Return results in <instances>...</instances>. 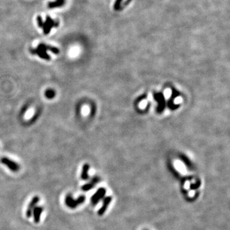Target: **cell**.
I'll return each instance as SVG.
<instances>
[{
  "label": "cell",
  "mask_w": 230,
  "mask_h": 230,
  "mask_svg": "<svg viewBox=\"0 0 230 230\" xmlns=\"http://www.w3.org/2000/svg\"><path fill=\"white\" fill-rule=\"evenodd\" d=\"M89 169H90V166L88 164H86L83 166L81 176V178L82 180H86L88 179V178H89V175H88Z\"/></svg>",
  "instance_id": "10"
},
{
  "label": "cell",
  "mask_w": 230,
  "mask_h": 230,
  "mask_svg": "<svg viewBox=\"0 0 230 230\" xmlns=\"http://www.w3.org/2000/svg\"><path fill=\"white\" fill-rule=\"evenodd\" d=\"M171 95V90L166 89L165 91H164V96H165V97L168 98L170 97Z\"/></svg>",
  "instance_id": "16"
},
{
  "label": "cell",
  "mask_w": 230,
  "mask_h": 230,
  "mask_svg": "<svg viewBox=\"0 0 230 230\" xmlns=\"http://www.w3.org/2000/svg\"><path fill=\"white\" fill-rule=\"evenodd\" d=\"M105 192H106V191H105V189L104 188H99L97 191L94 194V196L91 198L92 203L94 205H97L98 202L100 201L101 199L104 197Z\"/></svg>",
  "instance_id": "5"
},
{
  "label": "cell",
  "mask_w": 230,
  "mask_h": 230,
  "mask_svg": "<svg viewBox=\"0 0 230 230\" xmlns=\"http://www.w3.org/2000/svg\"><path fill=\"white\" fill-rule=\"evenodd\" d=\"M147 105V101L146 100H144V101H142L140 103H139V106L141 109H145Z\"/></svg>",
  "instance_id": "17"
},
{
  "label": "cell",
  "mask_w": 230,
  "mask_h": 230,
  "mask_svg": "<svg viewBox=\"0 0 230 230\" xmlns=\"http://www.w3.org/2000/svg\"><path fill=\"white\" fill-rule=\"evenodd\" d=\"M48 50L50 51L51 52H52V53L55 54H58L60 53V50H59V49L56 47H53V46L48 45Z\"/></svg>",
  "instance_id": "13"
},
{
  "label": "cell",
  "mask_w": 230,
  "mask_h": 230,
  "mask_svg": "<svg viewBox=\"0 0 230 230\" xmlns=\"http://www.w3.org/2000/svg\"><path fill=\"white\" fill-rule=\"evenodd\" d=\"M36 21H37V23H38L39 26L40 28H42L43 26V23H44V22L43 21L42 18L41 16H40V15H38V16H37Z\"/></svg>",
  "instance_id": "14"
},
{
  "label": "cell",
  "mask_w": 230,
  "mask_h": 230,
  "mask_svg": "<svg viewBox=\"0 0 230 230\" xmlns=\"http://www.w3.org/2000/svg\"><path fill=\"white\" fill-rule=\"evenodd\" d=\"M47 51H48V45L44 44V43H40L38 45V47L36 49H31L30 52L33 54H36L39 56L43 59V60L49 61L51 60V57L48 53Z\"/></svg>",
  "instance_id": "1"
},
{
  "label": "cell",
  "mask_w": 230,
  "mask_h": 230,
  "mask_svg": "<svg viewBox=\"0 0 230 230\" xmlns=\"http://www.w3.org/2000/svg\"><path fill=\"white\" fill-rule=\"evenodd\" d=\"M86 200V198L85 196H81L77 199H74L72 198V195L70 194H68L66 196L65 199V203L67 206L70 208V209H76L77 207H78L81 204L83 203Z\"/></svg>",
  "instance_id": "2"
},
{
  "label": "cell",
  "mask_w": 230,
  "mask_h": 230,
  "mask_svg": "<svg viewBox=\"0 0 230 230\" xmlns=\"http://www.w3.org/2000/svg\"><path fill=\"white\" fill-rule=\"evenodd\" d=\"M58 26V23H55L53 19L49 17L48 16L46 17V20L45 21V23H43V26L42 27V28L43 30V33L45 35H48V34L50 33L51 30L53 27H57Z\"/></svg>",
  "instance_id": "3"
},
{
  "label": "cell",
  "mask_w": 230,
  "mask_h": 230,
  "mask_svg": "<svg viewBox=\"0 0 230 230\" xmlns=\"http://www.w3.org/2000/svg\"><path fill=\"white\" fill-rule=\"evenodd\" d=\"M111 200H112V198L111 196H107L104 198L102 207L98 211V214L99 216H102L105 212V211H106L109 205V203H111Z\"/></svg>",
  "instance_id": "8"
},
{
  "label": "cell",
  "mask_w": 230,
  "mask_h": 230,
  "mask_svg": "<svg viewBox=\"0 0 230 230\" xmlns=\"http://www.w3.org/2000/svg\"><path fill=\"white\" fill-rule=\"evenodd\" d=\"M40 201V198L39 196H36L33 197L32 198V201H30V203L28 205V207L27 208V210H26V217L28 218H30L31 217V216H32V213H33V210L35 209V208L36 207V205L38 204V203Z\"/></svg>",
  "instance_id": "6"
},
{
  "label": "cell",
  "mask_w": 230,
  "mask_h": 230,
  "mask_svg": "<svg viewBox=\"0 0 230 230\" xmlns=\"http://www.w3.org/2000/svg\"><path fill=\"white\" fill-rule=\"evenodd\" d=\"M65 3V0H56L54 2H50L48 3V7L49 8H53L56 7H60L63 6Z\"/></svg>",
  "instance_id": "11"
},
{
  "label": "cell",
  "mask_w": 230,
  "mask_h": 230,
  "mask_svg": "<svg viewBox=\"0 0 230 230\" xmlns=\"http://www.w3.org/2000/svg\"><path fill=\"white\" fill-rule=\"evenodd\" d=\"M43 212V208L42 207H36L33 210L32 215L33 216L34 222L35 223H39L40 220V217Z\"/></svg>",
  "instance_id": "9"
},
{
  "label": "cell",
  "mask_w": 230,
  "mask_h": 230,
  "mask_svg": "<svg viewBox=\"0 0 230 230\" xmlns=\"http://www.w3.org/2000/svg\"><path fill=\"white\" fill-rule=\"evenodd\" d=\"M1 162L2 163V164H3L4 165L7 166L9 169L12 171L17 172L19 170V166L16 163H15L14 161L9 159L7 157H2L1 159Z\"/></svg>",
  "instance_id": "4"
},
{
  "label": "cell",
  "mask_w": 230,
  "mask_h": 230,
  "mask_svg": "<svg viewBox=\"0 0 230 230\" xmlns=\"http://www.w3.org/2000/svg\"><path fill=\"white\" fill-rule=\"evenodd\" d=\"M99 181H100V178H98V177H94V178H93L89 183H86V184L82 186L81 190L85 192L91 190L92 188H94L95 187L96 183H97Z\"/></svg>",
  "instance_id": "7"
},
{
  "label": "cell",
  "mask_w": 230,
  "mask_h": 230,
  "mask_svg": "<svg viewBox=\"0 0 230 230\" xmlns=\"http://www.w3.org/2000/svg\"><path fill=\"white\" fill-rule=\"evenodd\" d=\"M56 95V93L54 90L48 89L45 92V97L48 99H52Z\"/></svg>",
  "instance_id": "12"
},
{
  "label": "cell",
  "mask_w": 230,
  "mask_h": 230,
  "mask_svg": "<svg viewBox=\"0 0 230 230\" xmlns=\"http://www.w3.org/2000/svg\"><path fill=\"white\" fill-rule=\"evenodd\" d=\"M174 102H175V104H178L182 103V98L180 97H176V98H175V101H174Z\"/></svg>",
  "instance_id": "18"
},
{
  "label": "cell",
  "mask_w": 230,
  "mask_h": 230,
  "mask_svg": "<svg viewBox=\"0 0 230 230\" xmlns=\"http://www.w3.org/2000/svg\"><path fill=\"white\" fill-rule=\"evenodd\" d=\"M122 0H116V2H115L114 6V8L115 9V10H117L120 8V4H121V3H122Z\"/></svg>",
  "instance_id": "15"
}]
</instances>
